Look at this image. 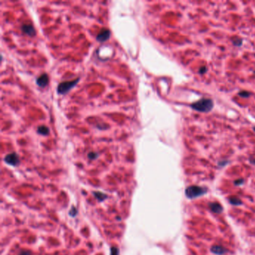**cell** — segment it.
Here are the masks:
<instances>
[{
    "instance_id": "obj_1",
    "label": "cell",
    "mask_w": 255,
    "mask_h": 255,
    "mask_svg": "<svg viewBox=\"0 0 255 255\" xmlns=\"http://www.w3.org/2000/svg\"><path fill=\"white\" fill-rule=\"evenodd\" d=\"M191 108L195 111L201 112H209L213 107V101L210 99H201L191 104Z\"/></svg>"
},
{
    "instance_id": "obj_2",
    "label": "cell",
    "mask_w": 255,
    "mask_h": 255,
    "mask_svg": "<svg viewBox=\"0 0 255 255\" xmlns=\"http://www.w3.org/2000/svg\"><path fill=\"white\" fill-rule=\"evenodd\" d=\"M207 192V189L198 186H191L187 187L186 189V195L187 198L192 199V198H198V197L204 195Z\"/></svg>"
},
{
    "instance_id": "obj_3",
    "label": "cell",
    "mask_w": 255,
    "mask_h": 255,
    "mask_svg": "<svg viewBox=\"0 0 255 255\" xmlns=\"http://www.w3.org/2000/svg\"><path fill=\"white\" fill-rule=\"evenodd\" d=\"M78 81L79 79H76V80H74V81L66 82L61 83V84L59 85V87H58V91H59V93H60V94H65V93L67 92L70 88H73V87L77 84V82Z\"/></svg>"
},
{
    "instance_id": "obj_4",
    "label": "cell",
    "mask_w": 255,
    "mask_h": 255,
    "mask_svg": "<svg viewBox=\"0 0 255 255\" xmlns=\"http://www.w3.org/2000/svg\"><path fill=\"white\" fill-rule=\"evenodd\" d=\"M5 161L10 165H17L19 163V158L16 153H10L5 158Z\"/></svg>"
},
{
    "instance_id": "obj_5",
    "label": "cell",
    "mask_w": 255,
    "mask_h": 255,
    "mask_svg": "<svg viewBox=\"0 0 255 255\" xmlns=\"http://www.w3.org/2000/svg\"><path fill=\"white\" fill-rule=\"evenodd\" d=\"M109 35H110V32L107 29H103L98 35V40L100 42H104L109 38Z\"/></svg>"
},
{
    "instance_id": "obj_6",
    "label": "cell",
    "mask_w": 255,
    "mask_h": 255,
    "mask_svg": "<svg viewBox=\"0 0 255 255\" xmlns=\"http://www.w3.org/2000/svg\"><path fill=\"white\" fill-rule=\"evenodd\" d=\"M209 206L211 210L213 212H215V213H220V212H222V210H223V208H222V205L217 202L210 203V204H209Z\"/></svg>"
},
{
    "instance_id": "obj_7",
    "label": "cell",
    "mask_w": 255,
    "mask_h": 255,
    "mask_svg": "<svg viewBox=\"0 0 255 255\" xmlns=\"http://www.w3.org/2000/svg\"><path fill=\"white\" fill-rule=\"evenodd\" d=\"M48 82H49V79H48L47 75L43 74L37 79V84L40 87H45L48 84Z\"/></svg>"
},
{
    "instance_id": "obj_8",
    "label": "cell",
    "mask_w": 255,
    "mask_h": 255,
    "mask_svg": "<svg viewBox=\"0 0 255 255\" xmlns=\"http://www.w3.org/2000/svg\"><path fill=\"white\" fill-rule=\"evenodd\" d=\"M211 251L213 252V253L215 254L222 255V254H224L225 253H226L227 250L225 248L222 247V246H212V248H211Z\"/></svg>"
},
{
    "instance_id": "obj_9",
    "label": "cell",
    "mask_w": 255,
    "mask_h": 255,
    "mask_svg": "<svg viewBox=\"0 0 255 255\" xmlns=\"http://www.w3.org/2000/svg\"><path fill=\"white\" fill-rule=\"evenodd\" d=\"M22 31L26 34L29 35H34L35 34V31L32 25H24L22 26Z\"/></svg>"
},
{
    "instance_id": "obj_10",
    "label": "cell",
    "mask_w": 255,
    "mask_h": 255,
    "mask_svg": "<svg viewBox=\"0 0 255 255\" xmlns=\"http://www.w3.org/2000/svg\"><path fill=\"white\" fill-rule=\"evenodd\" d=\"M38 133H40V134L43 135V136H46V135L49 133V129H48L46 126H40V127H38Z\"/></svg>"
},
{
    "instance_id": "obj_11",
    "label": "cell",
    "mask_w": 255,
    "mask_h": 255,
    "mask_svg": "<svg viewBox=\"0 0 255 255\" xmlns=\"http://www.w3.org/2000/svg\"><path fill=\"white\" fill-rule=\"evenodd\" d=\"M229 202L233 205H239V204H242V201L236 197H232V198H230Z\"/></svg>"
},
{
    "instance_id": "obj_12",
    "label": "cell",
    "mask_w": 255,
    "mask_h": 255,
    "mask_svg": "<svg viewBox=\"0 0 255 255\" xmlns=\"http://www.w3.org/2000/svg\"><path fill=\"white\" fill-rule=\"evenodd\" d=\"M94 194H95V197H96V198H98V199L100 201H103L104 199H105V198H106V195H105V194H103V193H101V192H94Z\"/></svg>"
},
{
    "instance_id": "obj_13",
    "label": "cell",
    "mask_w": 255,
    "mask_h": 255,
    "mask_svg": "<svg viewBox=\"0 0 255 255\" xmlns=\"http://www.w3.org/2000/svg\"><path fill=\"white\" fill-rule=\"evenodd\" d=\"M111 255H119V250L116 247L111 248Z\"/></svg>"
},
{
    "instance_id": "obj_14",
    "label": "cell",
    "mask_w": 255,
    "mask_h": 255,
    "mask_svg": "<svg viewBox=\"0 0 255 255\" xmlns=\"http://www.w3.org/2000/svg\"><path fill=\"white\" fill-rule=\"evenodd\" d=\"M239 95L240 96V97H242V98H248L250 94H249L248 92H247V91H242V92L239 93Z\"/></svg>"
},
{
    "instance_id": "obj_15",
    "label": "cell",
    "mask_w": 255,
    "mask_h": 255,
    "mask_svg": "<svg viewBox=\"0 0 255 255\" xmlns=\"http://www.w3.org/2000/svg\"><path fill=\"white\" fill-rule=\"evenodd\" d=\"M233 43H234L235 45H237V46H239V45L242 44V40H241L240 38H235V40H233Z\"/></svg>"
},
{
    "instance_id": "obj_16",
    "label": "cell",
    "mask_w": 255,
    "mask_h": 255,
    "mask_svg": "<svg viewBox=\"0 0 255 255\" xmlns=\"http://www.w3.org/2000/svg\"><path fill=\"white\" fill-rule=\"evenodd\" d=\"M243 182H244V180H242V179H239V180H236V181L234 182V183L235 185L239 186V185H242V184L243 183Z\"/></svg>"
},
{
    "instance_id": "obj_17",
    "label": "cell",
    "mask_w": 255,
    "mask_h": 255,
    "mask_svg": "<svg viewBox=\"0 0 255 255\" xmlns=\"http://www.w3.org/2000/svg\"><path fill=\"white\" fill-rule=\"evenodd\" d=\"M88 157H89L90 159H91V160H94V159H95V158L97 157V154H96L95 153H91L88 154Z\"/></svg>"
},
{
    "instance_id": "obj_18",
    "label": "cell",
    "mask_w": 255,
    "mask_h": 255,
    "mask_svg": "<svg viewBox=\"0 0 255 255\" xmlns=\"http://www.w3.org/2000/svg\"><path fill=\"white\" fill-rule=\"evenodd\" d=\"M206 71H207V68H206L205 67H201V68H200V70H199V73L201 74H204Z\"/></svg>"
},
{
    "instance_id": "obj_19",
    "label": "cell",
    "mask_w": 255,
    "mask_h": 255,
    "mask_svg": "<svg viewBox=\"0 0 255 255\" xmlns=\"http://www.w3.org/2000/svg\"><path fill=\"white\" fill-rule=\"evenodd\" d=\"M20 255H31V253L28 251H23L20 254Z\"/></svg>"
},
{
    "instance_id": "obj_20",
    "label": "cell",
    "mask_w": 255,
    "mask_h": 255,
    "mask_svg": "<svg viewBox=\"0 0 255 255\" xmlns=\"http://www.w3.org/2000/svg\"><path fill=\"white\" fill-rule=\"evenodd\" d=\"M253 129H254V132H255V126L253 128Z\"/></svg>"
}]
</instances>
